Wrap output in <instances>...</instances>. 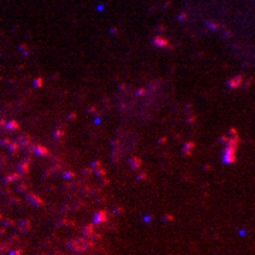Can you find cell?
Here are the masks:
<instances>
[{
    "instance_id": "6da1fadb",
    "label": "cell",
    "mask_w": 255,
    "mask_h": 255,
    "mask_svg": "<svg viewBox=\"0 0 255 255\" xmlns=\"http://www.w3.org/2000/svg\"><path fill=\"white\" fill-rule=\"evenodd\" d=\"M237 150H232V149H224L223 153V159L225 163H235L237 160Z\"/></svg>"
},
{
    "instance_id": "7a4b0ae2",
    "label": "cell",
    "mask_w": 255,
    "mask_h": 255,
    "mask_svg": "<svg viewBox=\"0 0 255 255\" xmlns=\"http://www.w3.org/2000/svg\"><path fill=\"white\" fill-rule=\"evenodd\" d=\"M109 215H111V214L108 213V211H105V210H102V211H98V213L95 214V224H97V225L105 224V223L108 221Z\"/></svg>"
},
{
    "instance_id": "3957f363",
    "label": "cell",
    "mask_w": 255,
    "mask_h": 255,
    "mask_svg": "<svg viewBox=\"0 0 255 255\" xmlns=\"http://www.w3.org/2000/svg\"><path fill=\"white\" fill-rule=\"evenodd\" d=\"M30 163H31V159H30V156L24 159L23 162H20L19 170H20V173H21V174H28V172H30Z\"/></svg>"
},
{
    "instance_id": "277c9868",
    "label": "cell",
    "mask_w": 255,
    "mask_h": 255,
    "mask_svg": "<svg viewBox=\"0 0 255 255\" xmlns=\"http://www.w3.org/2000/svg\"><path fill=\"white\" fill-rule=\"evenodd\" d=\"M153 44H155L156 47H170V43L167 41L163 36H160V34L153 38Z\"/></svg>"
},
{
    "instance_id": "5b68a950",
    "label": "cell",
    "mask_w": 255,
    "mask_h": 255,
    "mask_svg": "<svg viewBox=\"0 0 255 255\" xmlns=\"http://www.w3.org/2000/svg\"><path fill=\"white\" fill-rule=\"evenodd\" d=\"M27 199L30 200V203L34 204V206H44V200H43L40 196L34 194V193H28Z\"/></svg>"
},
{
    "instance_id": "8992f818",
    "label": "cell",
    "mask_w": 255,
    "mask_h": 255,
    "mask_svg": "<svg viewBox=\"0 0 255 255\" xmlns=\"http://www.w3.org/2000/svg\"><path fill=\"white\" fill-rule=\"evenodd\" d=\"M242 84V77L241 75H238V77H234V78H231L230 81H228V85H230V88L232 89H237L240 88Z\"/></svg>"
},
{
    "instance_id": "52a82bcc",
    "label": "cell",
    "mask_w": 255,
    "mask_h": 255,
    "mask_svg": "<svg viewBox=\"0 0 255 255\" xmlns=\"http://www.w3.org/2000/svg\"><path fill=\"white\" fill-rule=\"evenodd\" d=\"M34 152L37 153L38 156H43V158H47V156H50V152H48V149L46 146H41V145H37L36 148H34Z\"/></svg>"
},
{
    "instance_id": "ba28073f",
    "label": "cell",
    "mask_w": 255,
    "mask_h": 255,
    "mask_svg": "<svg viewBox=\"0 0 255 255\" xmlns=\"http://www.w3.org/2000/svg\"><path fill=\"white\" fill-rule=\"evenodd\" d=\"M130 167L133 169V170H139L140 167H142V159L136 158V156H133V158L130 159Z\"/></svg>"
},
{
    "instance_id": "9c48e42d",
    "label": "cell",
    "mask_w": 255,
    "mask_h": 255,
    "mask_svg": "<svg viewBox=\"0 0 255 255\" xmlns=\"http://www.w3.org/2000/svg\"><path fill=\"white\" fill-rule=\"evenodd\" d=\"M20 148H23L20 142H11V145L9 146L10 152H11V155H13V156H16V153H17V152L20 150Z\"/></svg>"
},
{
    "instance_id": "30bf717a",
    "label": "cell",
    "mask_w": 255,
    "mask_h": 255,
    "mask_svg": "<svg viewBox=\"0 0 255 255\" xmlns=\"http://www.w3.org/2000/svg\"><path fill=\"white\" fill-rule=\"evenodd\" d=\"M20 177H21V173H11V174H9V176L5 179L6 183H11V181H16V180H20Z\"/></svg>"
},
{
    "instance_id": "8fae6325",
    "label": "cell",
    "mask_w": 255,
    "mask_h": 255,
    "mask_svg": "<svg viewBox=\"0 0 255 255\" xmlns=\"http://www.w3.org/2000/svg\"><path fill=\"white\" fill-rule=\"evenodd\" d=\"M19 142L21 143L23 148H26V146H28V145L31 143V138H30L28 135H21V136H20V139H19Z\"/></svg>"
},
{
    "instance_id": "7c38bea8",
    "label": "cell",
    "mask_w": 255,
    "mask_h": 255,
    "mask_svg": "<svg viewBox=\"0 0 255 255\" xmlns=\"http://www.w3.org/2000/svg\"><path fill=\"white\" fill-rule=\"evenodd\" d=\"M94 234H95V232H94V225H92V224H88L87 227L84 228V235L87 237V238H91Z\"/></svg>"
},
{
    "instance_id": "4fadbf2b",
    "label": "cell",
    "mask_w": 255,
    "mask_h": 255,
    "mask_svg": "<svg viewBox=\"0 0 255 255\" xmlns=\"http://www.w3.org/2000/svg\"><path fill=\"white\" fill-rule=\"evenodd\" d=\"M5 126H6V129H10V130H17L20 128L17 121H11V122H9V123H6Z\"/></svg>"
},
{
    "instance_id": "5bb4252c",
    "label": "cell",
    "mask_w": 255,
    "mask_h": 255,
    "mask_svg": "<svg viewBox=\"0 0 255 255\" xmlns=\"http://www.w3.org/2000/svg\"><path fill=\"white\" fill-rule=\"evenodd\" d=\"M196 145L193 143V142H189V143L184 145V155H187V156H191V149L194 148Z\"/></svg>"
},
{
    "instance_id": "9a60e30c",
    "label": "cell",
    "mask_w": 255,
    "mask_h": 255,
    "mask_svg": "<svg viewBox=\"0 0 255 255\" xmlns=\"http://www.w3.org/2000/svg\"><path fill=\"white\" fill-rule=\"evenodd\" d=\"M97 174L99 177H102V179H104V177L107 176V170H105V169H104L102 166H99V167H97Z\"/></svg>"
},
{
    "instance_id": "2e32d148",
    "label": "cell",
    "mask_w": 255,
    "mask_h": 255,
    "mask_svg": "<svg viewBox=\"0 0 255 255\" xmlns=\"http://www.w3.org/2000/svg\"><path fill=\"white\" fill-rule=\"evenodd\" d=\"M21 225H23L24 230H27V231H30V228H31V224H30V221H28V220L23 221V223H21Z\"/></svg>"
},
{
    "instance_id": "e0dca14e",
    "label": "cell",
    "mask_w": 255,
    "mask_h": 255,
    "mask_svg": "<svg viewBox=\"0 0 255 255\" xmlns=\"http://www.w3.org/2000/svg\"><path fill=\"white\" fill-rule=\"evenodd\" d=\"M54 136H56V138H61V136H64V130L57 129L56 132H54Z\"/></svg>"
},
{
    "instance_id": "ac0fdd59",
    "label": "cell",
    "mask_w": 255,
    "mask_h": 255,
    "mask_svg": "<svg viewBox=\"0 0 255 255\" xmlns=\"http://www.w3.org/2000/svg\"><path fill=\"white\" fill-rule=\"evenodd\" d=\"M64 177H65V179H74L75 173L74 172H68V173H65V174H64Z\"/></svg>"
},
{
    "instance_id": "d6986e66",
    "label": "cell",
    "mask_w": 255,
    "mask_h": 255,
    "mask_svg": "<svg viewBox=\"0 0 255 255\" xmlns=\"http://www.w3.org/2000/svg\"><path fill=\"white\" fill-rule=\"evenodd\" d=\"M207 26H209V27H211V28H218V27H220V26H218L215 21H209V23H207Z\"/></svg>"
},
{
    "instance_id": "ffe728a7",
    "label": "cell",
    "mask_w": 255,
    "mask_h": 255,
    "mask_svg": "<svg viewBox=\"0 0 255 255\" xmlns=\"http://www.w3.org/2000/svg\"><path fill=\"white\" fill-rule=\"evenodd\" d=\"M228 139H230V138H228L227 135H221V138H220V140H221V142H224V143H227Z\"/></svg>"
},
{
    "instance_id": "44dd1931",
    "label": "cell",
    "mask_w": 255,
    "mask_h": 255,
    "mask_svg": "<svg viewBox=\"0 0 255 255\" xmlns=\"http://www.w3.org/2000/svg\"><path fill=\"white\" fill-rule=\"evenodd\" d=\"M19 190L20 191H27V186H24L23 183H21V184L19 186Z\"/></svg>"
},
{
    "instance_id": "7402d4cb",
    "label": "cell",
    "mask_w": 255,
    "mask_h": 255,
    "mask_svg": "<svg viewBox=\"0 0 255 255\" xmlns=\"http://www.w3.org/2000/svg\"><path fill=\"white\" fill-rule=\"evenodd\" d=\"M164 220H167V221H173V220H174V217H173V215H170V214H167V215H164Z\"/></svg>"
},
{
    "instance_id": "603a6c76",
    "label": "cell",
    "mask_w": 255,
    "mask_h": 255,
    "mask_svg": "<svg viewBox=\"0 0 255 255\" xmlns=\"http://www.w3.org/2000/svg\"><path fill=\"white\" fill-rule=\"evenodd\" d=\"M36 85H37V87H41V85H43V78H37V79H36Z\"/></svg>"
},
{
    "instance_id": "cb8c5ba5",
    "label": "cell",
    "mask_w": 255,
    "mask_h": 255,
    "mask_svg": "<svg viewBox=\"0 0 255 255\" xmlns=\"http://www.w3.org/2000/svg\"><path fill=\"white\" fill-rule=\"evenodd\" d=\"M3 145H7V146H10V145H11V140H10L9 138H6V139H3Z\"/></svg>"
},
{
    "instance_id": "d4e9b609",
    "label": "cell",
    "mask_w": 255,
    "mask_h": 255,
    "mask_svg": "<svg viewBox=\"0 0 255 255\" xmlns=\"http://www.w3.org/2000/svg\"><path fill=\"white\" fill-rule=\"evenodd\" d=\"M230 135H234V136H238V133H237V130L234 129V128H231V129H230Z\"/></svg>"
},
{
    "instance_id": "484cf974",
    "label": "cell",
    "mask_w": 255,
    "mask_h": 255,
    "mask_svg": "<svg viewBox=\"0 0 255 255\" xmlns=\"http://www.w3.org/2000/svg\"><path fill=\"white\" fill-rule=\"evenodd\" d=\"M5 224H6V225H14L16 223H14V221H11V220H6Z\"/></svg>"
},
{
    "instance_id": "4316f807",
    "label": "cell",
    "mask_w": 255,
    "mask_h": 255,
    "mask_svg": "<svg viewBox=\"0 0 255 255\" xmlns=\"http://www.w3.org/2000/svg\"><path fill=\"white\" fill-rule=\"evenodd\" d=\"M95 111H97V108H95V107H91V108H89V109H88V112H89V113H94V112H95Z\"/></svg>"
},
{
    "instance_id": "83f0119b",
    "label": "cell",
    "mask_w": 255,
    "mask_h": 255,
    "mask_svg": "<svg viewBox=\"0 0 255 255\" xmlns=\"http://www.w3.org/2000/svg\"><path fill=\"white\" fill-rule=\"evenodd\" d=\"M166 142H167V138H162V139H160V140H159V143H160V145H163V143H166Z\"/></svg>"
},
{
    "instance_id": "f1b7e54d",
    "label": "cell",
    "mask_w": 255,
    "mask_h": 255,
    "mask_svg": "<svg viewBox=\"0 0 255 255\" xmlns=\"http://www.w3.org/2000/svg\"><path fill=\"white\" fill-rule=\"evenodd\" d=\"M91 173H92L91 169H85V170H84V174H91Z\"/></svg>"
},
{
    "instance_id": "f546056e",
    "label": "cell",
    "mask_w": 255,
    "mask_h": 255,
    "mask_svg": "<svg viewBox=\"0 0 255 255\" xmlns=\"http://www.w3.org/2000/svg\"><path fill=\"white\" fill-rule=\"evenodd\" d=\"M139 179H140V180H142V179H143V180H145V179H146V174H145V173H142V174H139Z\"/></svg>"
},
{
    "instance_id": "4dcf8cb0",
    "label": "cell",
    "mask_w": 255,
    "mask_h": 255,
    "mask_svg": "<svg viewBox=\"0 0 255 255\" xmlns=\"http://www.w3.org/2000/svg\"><path fill=\"white\" fill-rule=\"evenodd\" d=\"M145 94V89H139V91H138V95H143Z\"/></svg>"
},
{
    "instance_id": "1f68e13d",
    "label": "cell",
    "mask_w": 255,
    "mask_h": 255,
    "mask_svg": "<svg viewBox=\"0 0 255 255\" xmlns=\"http://www.w3.org/2000/svg\"><path fill=\"white\" fill-rule=\"evenodd\" d=\"M101 166V162H95L94 163V167H99Z\"/></svg>"
},
{
    "instance_id": "d6a6232c",
    "label": "cell",
    "mask_w": 255,
    "mask_h": 255,
    "mask_svg": "<svg viewBox=\"0 0 255 255\" xmlns=\"http://www.w3.org/2000/svg\"><path fill=\"white\" fill-rule=\"evenodd\" d=\"M180 20H181V21H183V20H186V13H183L180 16Z\"/></svg>"
},
{
    "instance_id": "836d02e7",
    "label": "cell",
    "mask_w": 255,
    "mask_h": 255,
    "mask_svg": "<svg viewBox=\"0 0 255 255\" xmlns=\"http://www.w3.org/2000/svg\"><path fill=\"white\" fill-rule=\"evenodd\" d=\"M75 118H77V115H75V113H71V115H70V119H75Z\"/></svg>"
},
{
    "instance_id": "e575fe53",
    "label": "cell",
    "mask_w": 255,
    "mask_h": 255,
    "mask_svg": "<svg viewBox=\"0 0 255 255\" xmlns=\"http://www.w3.org/2000/svg\"><path fill=\"white\" fill-rule=\"evenodd\" d=\"M194 121H196V118H194V116H193V118H190V119H189V122H190V123H193V122H194Z\"/></svg>"
}]
</instances>
